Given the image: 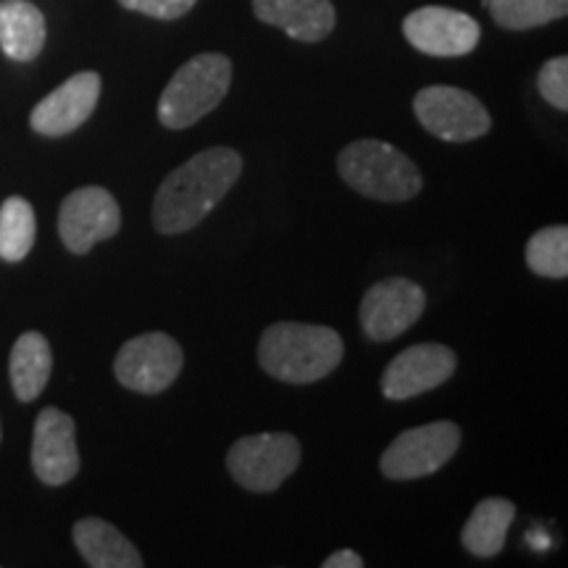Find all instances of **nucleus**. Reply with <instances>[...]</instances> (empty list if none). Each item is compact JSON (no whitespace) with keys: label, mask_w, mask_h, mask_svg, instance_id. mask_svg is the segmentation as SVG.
<instances>
[{"label":"nucleus","mask_w":568,"mask_h":568,"mask_svg":"<svg viewBox=\"0 0 568 568\" xmlns=\"http://www.w3.org/2000/svg\"><path fill=\"white\" fill-rule=\"evenodd\" d=\"M38 222H34L32 205L24 197H6L0 205V258L17 264L27 258L34 245Z\"/></svg>","instance_id":"obj_20"},{"label":"nucleus","mask_w":568,"mask_h":568,"mask_svg":"<svg viewBox=\"0 0 568 568\" xmlns=\"http://www.w3.org/2000/svg\"><path fill=\"white\" fill-rule=\"evenodd\" d=\"M414 111L424 130L445 142L479 140L493 126V119L479 98L460 88H447V84L418 90Z\"/></svg>","instance_id":"obj_7"},{"label":"nucleus","mask_w":568,"mask_h":568,"mask_svg":"<svg viewBox=\"0 0 568 568\" xmlns=\"http://www.w3.org/2000/svg\"><path fill=\"white\" fill-rule=\"evenodd\" d=\"M345 343L332 326L280 322L266 326L258 343V364L287 385H311L343 364Z\"/></svg>","instance_id":"obj_2"},{"label":"nucleus","mask_w":568,"mask_h":568,"mask_svg":"<svg viewBox=\"0 0 568 568\" xmlns=\"http://www.w3.org/2000/svg\"><path fill=\"white\" fill-rule=\"evenodd\" d=\"M516 518V506L506 497H487L468 516L464 527V548L477 558H493L506 545L508 529Z\"/></svg>","instance_id":"obj_19"},{"label":"nucleus","mask_w":568,"mask_h":568,"mask_svg":"<svg viewBox=\"0 0 568 568\" xmlns=\"http://www.w3.org/2000/svg\"><path fill=\"white\" fill-rule=\"evenodd\" d=\"M45 17L30 0L0 3V48L13 61L38 59L45 45Z\"/></svg>","instance_id":"obj_17"},{"label":"nucleus","mask_w":568,"mask_h":568,"mask_svg":"<svg viewBox=\"0 0 568 568\" xmlns=\"http://www.w3.org/2000/svg\"><path fill=\"white\" fill-rule=\"evenodd\" d=\"M426 308V293L416 282L393 276L366 290L361 301V326L374 343H389L408 332Z\"/></svg>","instance_id":"obj_9"},{"label":"nucleus","mask_w":568,"mask_h":568,"mask_svg":"<svg viewBox=\"0 0 568 568\" xmlns=\"http://www.w3.org/2000/svg\"><path fill=\"white\" fill-rule=\"evenodd\" d=\"M460 429L453 422H432L397 435L382 453V474L387 479L408 481L429 477L456 456Z\"/></svg>","instance_id":"obj_6"},{"label":"nucleus","mask_w":568,"mask_h":568,"mask_svg":"<svg viewBox=\"0 0 568 568\" xmlns=\"http://www.w3.org/2000/svg\"><path fill=\"white\" fill-rule=\"evenodd\" d=\"M53 372V353L40 332H27L11 351V387L21 403H32L45 389Z\"/></svg>","instance_id":"obj_18"},{"label":"nucleus","mask_w":568,"mask_h":568,"mask_svg":"<svg viewBox=\"0 0 568 568\" xmlns=\"http://www.w3.org/2000/svg\"><path fill=\"white\" fill-rule=\"evenodd\" d=\"M243 174V155L232 148H209L174 169L153 201V226L182 234L203 222Z\"/></svg>","instance_id":"obj_1"},{"label":"nucleus","mask_w":568,"mask_h":568,"mask_svg":"<svg viewBox=\"0 0 568 568\" xmlns=\"http://www.w3.org/2000/svg\"><path fill=\"white\" fill-rule=\"evenodd\" d=\"M232 84V61L201 53L176 69L159 101V119L169 130H187L224 101Z\"/></svg>","instance_id":"obj_4"},{"label":"nucleus","mask_w":568,"mask_h":568,"mask_svg":"<svg viewBox=\"0 0 568 568\" xmlns=\"http://www.w3.org/2000/svg\"><path fill=\"white\" fill-rule=\"evenodd\" d=\"M537 88L550 105H556L558 111H568V59L566 55L550 59L542 69H539Z\"/></svg>","instance_id":"obj_23"},{"label":"nucleus","mask_w":568,"mask_h":568,"mask_svg":"<svg viewBox=\"0 0 568 568\" xmlns=\"http://www.w3.org/2000/svg\"><path fill=\"white\" fill-rule=\"evenodd\" d=\"M182 364L184 353L174 337L163 332H148L122 345L113 361V374L132 393L159 395L174 385Z\"/></svg>","instance_id":"obj_8"},{"label":"nucleus","mask_w":568,"mask_h":568,"mask_svg":"<svg viewBox=\"0 0 568 568\" xmlns=\"http://www.w3.org/2000/svg\"><path fill=\"white\" fill-rule=\"evenodd\" d=\"M527 266L537 276L566 280L568 276V230L564 224L545 226L527 243Z\"/></svg>","instance_id":"obj_22"},{"label":"nucleus","mask_w":568,"mask_h":568,"mask_svg":"<svg viewBox=\"0 0 568 568\" xmlns=\"http://www.w3.org/2000/svg\"><path fill=\"white\" fill-rule=\"evenodd\" d=\"M264 24L280 27L293 40L318 42L335 30V6L329 0H253Z\"/></svg>","instance_id":"obj_15"},{"label":"nucleus","mask_w":568,"mask_h":568,"mask_svg":"<svg viewBox=\"0 0 568 568\" xmlns=\"http://www.w3.org/2000/svg\"><path fill=\"white\" fill-rule=\"evenodd\" d=\"M122 226L116 197L103 187H80L67 195L59 211V234L71 253L84 255Z\"/></svg>","instance_id":"obj_10"},{"label":"nucleus","mask_w":568,"mask_h":568,"mask_svg":"<svg viewBox=\"0 0 568 568\" xmlns=\"http://www.w3.org/2000/svg\"><path fill=\"white\" fill-rule=\"evenodd\" d=\"M337 172L355 193L382 203H403L422 193V172L406 153L382 140H355L339 153Z\"/></svg>","instance_id":"obj_3"},{"label":"nucleus","mask_w":568,"mask_h":568,"mask_svg":"<svg viewBox=\"0 0 568 568\" xmlns=\"http://www.w3.org/2000/svg\"><path fill=\"white\" fill-rule=\"evenodd\" d=\"M98 98H101V77L95 71H80L34 105L30 116L32 130L45 138H63L80 130L95 111Z\"/></svg>","instance_id":"obj_14"},{"label":"nucleus","mask_w":568,"mask_h":568,"mask_svg":"<svg viewBox=\"0 0 568 568\" xmlns=\"http://www.w3.org/2000/svg\"><path fill=\"white\" fill-rule=\"evenodd\" d=\"M74 545L92 568H142L134 545L103 518H82L74 524Z\"/></svg>","instance_id":"obj_16"},{"label":"nucleus","mask_w":568,"mask_h":568,"mask_svg":"<svg viewBox=\"0 0 568 568\" xmlns=\"http://www.w3.org/2000/svg\"><path fill=\"white\" fill-rule=\"evenodd\" d=\"M301 439L287 432H264L237 439L230 447L226 468L247 493H274L301 466Z\"/></svg>","instance_id":"obj_5"},{"label":"nucleus","mask_w":568,"mask_h":568,"mask_svg":"<svg viewBox=\"0 0 568 568\" xmlns=\"http://www.w3.org/2000/svg\"><path fill=\"white\" fill-rule=\"evenodd\" d=\"M403 34L416 51L437 59H456L477 48L479 24L464 11L443 9V6H424L410 11L403 21Z\"/></svg>","instance_id":"obj_11"},{"label":"nucleus","mask_w":568,"mask_h":568,"mask_svg":"<svg viewBox=\"0 0 568 568\" xmlns=\"http://www.w3.org/2000/svg\"><path fill=\"white\" fill-rule=\"evenodd\" d=\"M124 9L145 13V17L153 19H163V21H172L180 19L184 13L193 11V6L197 0H119Z\"/></svg>","instance_id":"obj_24"},{"label":"nucleus","mask_w":568,"mask_h":568,"mask_svg":"<svg viewBox=\"0 0 568 568\" xmlns=\"http://www.w3.org/2000/svg\"><path fill=\"white\" fill-rule=\"evenodd\" d=\"M458 358L439 343H418L389 361L382 374V395L387 400H410L445 385L456 374Z\"/></svg>","instance_id":"obj_12"},{"label":"nucleus","mask_w":568,"mask_h":568,"mask_svg":"<svg viewBox=\"0 0 568 568\" xmlns=\"http://www.w3.org/2000/svg\"><path fill=\"white\" fill-rule=\"evenodd\" d=\"M32 468L42 485L61 487L80 471V450H77L74 418L59 408L40 410L34 422Z\"/></svg>","instance_id":"obj_13"},{"label":"nucleus","mask_w":568,"mask_h":568,"mask_svg":"<svg viewBox=\"0 0 568 568\" xmlns=\"http://www.w3.org/2000/svg\"><path fill=\"white\" fill-rule=\"evenodd\" d=\"M487 9L503 30L521 32L564 19L568 0H487Z\"/></svg>","instance_id":"obj_21"},{"label":"nucleus","mask_w":568,"mask_h":568,"mask_svg":"<svg viewBox=\"0 0 568 568\" xmlns=\"http://www.w3.org/2000/svg\"><path fill=\"white\" fill-rule=\"evenodd\" d=\"M324 568H364V558L355 550H337L324 558Z\"/></svg>","instance_id":"obj_25"}]
</instances>
